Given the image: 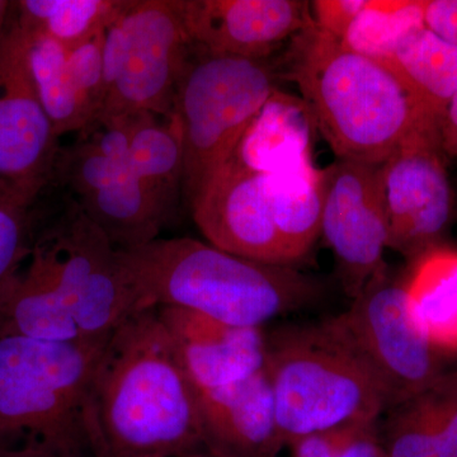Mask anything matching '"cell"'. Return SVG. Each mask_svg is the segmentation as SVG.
Instances as JSON below:
<instances>
[{
  "label": "cell",
  "mask_w": 457,
  "mask_h": 457,
  "mask_svg": "<svg viewBox=\"0 0 457 457\" xmlns=\"http://www.w3.org/2000/svg\"><path fill=\"white\" fill-rule=\"evenodd\" d=\"M14 14V2L0 0V40L8 31Z\"/></svg>",
  "instance_id": "obj_35"
},
{
  "label": "cell",
  "mask_w": 457,
  "mask_h": 457,
  "mask_svg": "<svg viewBox=\"0 0 457 457\" xmlns=\"http://www.w3.org/2000/svg\"><path fill=\"white\" fill-rule=\"evenodd\" d=\"M286 77L342 161L383 164L417 132L440 130L392 66L306 27L288 42Z\"/></svg>",
  "instance_id": "obj_3"
},
{
  "label": "cell",
  "mask_w": 457,
  "mask_h": 457,
  "mask_svg": "<svg viewBox=\"0 0 457 457\" xmlns=\"http://www.w3.org/2000/svg\"><path fill=\"white\" fill-rule=\"evenodd\" d=\"M387 64L440 125L457 92V46L420 27L403 38Z\"/></svg>",
  "instance_id": "obj_21"
},
{
  "label": "cell",
  "mask_w": 457,
  "mask_h": 457,
  "mask_svg": "<svg viewBox=\"0 0 457 457\" xmlns=\"http://www.w3.org/2000/svg\"><path fill=\"white\" fill-rule=\"evenodd\" d=\"M311 4L312 23L319 31L342 41L366 0H315Z\"/></svg>",
  "instance_id": "obj_31"
},
{
  "label": "cell",
  "mask_w": 457,
  "mask_h": 457,
  "mask_svg": "<svg viewBox=\"0 0 457 457\" xmlns=\"http://www.w3.org/2000/svg\"><path fill=\"white\" fill-rule=\"evenodd\" d=\"M438 134L444 154L457 159V92L445 111Z\"/></svg>",
  "instance_id": "obj_33"
},
{
  "label": "cell",
  "mask_w": 457,
  "mask_h": 457,
  "mask_svg": "<svg viewBox=\"0 0 457 457\" xmlns=\"http://www.w3.org/2000/svg\"><path fill=\"white\" fill-rule=\"evenodd\" d=\"M13 197H23L27 198V200H31V198L23 196L20 192H17L16 189L9 187V186L5 185V183L0 182V204L4 203V201L9 200V198ZM36 201V200H31Z\"/></svg>",
  "instance_id": "obj_36"
},
{
  "label": "cell",
  "mask_w": 457,
  "mask_h": 457,
  "mask_svg": "<svg viewBox=\"0 0 457 457\" xmlns=\"http://www.w3.org/2000/svg\"><path fill=\"white\" fill-rule=\"evenodd\" d=\"M196 395L204 449L212 457H278L284 449L264 370Z\"/></svg>",
  "instance_id": "obj_16"
},
{
  "label": "cell",
  "mask_w": 457,
  "mask_h": 457,
  "mask_svg": "<svg viewBox=\"0 0 457 457\" xmlns=\"http://www.w3.org/2000/svg\"><path fill=\"white\" fill-rule=\"evenodd\" d=\"M96 457H194L204 453L196 390L158 309L135 312L108 339L90 390Z\"/></svg>",
  "instance_id": "obj_2"
},
{
  "label": "cell",
  "mask_w": 457,
  "mask_h": 457,
  "mask_svg": "<svg viewBox=\"0 0 457 457\" xmlns=\"http://www.w3.org/2000/svg\"><path fill=\"white\" fill-rule=\"evenodd\" d=\"M437 130L411 135L380 164L387 249L409 262L441 245L453 213V188Z\"/></svg>",
  "instance_id": "obj_10"
},
{
  "label": "cell",
  "mask_w": 457,
  "mask_h": 457,
  "mask_svg": "<svg viewBox=\"0 0 457 457\" xmlns=\"http://www.w3.org/2000/svg\"><path fill=\"white\" fill-rule=\"evenodd\" d=\"M192 46L215 55L270 59L312 25L303 0H171Z\"/></svg>",
  "instance_id": "obj_14"
},
{
  "label": "cell",
  "mask_w": 457,
  "mask_h": 457,
  "mask_svg": "<svg viewBox=\"0 0 457 457\" xmlns=\"http://www.w3.org/2000/svg\"><path fill=\"white\" fill-rule=\"evenodd\" d=\"M22 32L33 86L56 137L87 130L95 120L71 79L68 50L46 36Z\"/></svg>",
  "instance_id": "obj_22"
},
{
  "label": "cell",
  "mask_w": 457,
  "mask_h": 457,
  "mask_svg": "<svg viewBox=\"0 0 457 457\" xmlns=\"http://www.w3.org/2000/svg\"><path fill=\"white\" fill-rule=\"evenodd\" d=\"M270 59L191 51L177 82L173 116L183 146L188 204L230 161L243 135L278 88Z\"/></svg>",
  "instance_id": "obj_7"
},
{
  "label": "cell",
  "mask_w": 457,
  "mask_h": 457,
  "mask_svg": "<svg viewBox=\"0 0 457 457\" xmlns=\"http://www.w3.org/2000/svg\"><path fill=\"white\" fill-rule=\"evenodd\" d=\"M128 165L176 209L183 183V146L173 120L162 122L156 114H135Z\"/></svg>",
  "instance_id": "obj_24"
},
{
  "label": "cell",
  "mask_w": 457,
  "mask_h": 457,
  "mask_svg": "<svg viewBox=\"0 0 457 457\" xmlns=\"http://www.w3.org/2000/svg\"><path fill=\"white\" fill-rule=\"evenodd\" d=\"M104 37H106V31L68 51V68L71 79L88 106L95 123L101 117L104 98H106Z\"/></svg>",
  "instance_id": "obj_30"
},
{
  "label": "cell",
  "mask_w": 457,
  "mask_h": 457,
  "mask_svg": "<svg viewBox=\"0 0 457 457\" xmlns=\"http://www.w3.org/2000/svg\"><path fill=\"white\" fill-rule=\"evenodd\" d=\"M132 0H20L14 16L22 31L46 36L66 50L106 31Z\"/></svg>",
  "instance_id": "obj_23"
},
{
  "label": "cell",
  "mask_w": 457,
  "mask_h": 457,
  "mask_svg": "<svg viewBox=\"0 0 457 457\" xmlns=\"http://www.w3.org/2000/svg\"><path fill=\"white\" fill-rule=\"evenodd\" d=\"M156 309L196 392L221 389L264 370L267 345L262 328L228 326L177 306Z\"/></svg>",
  "instance_id": "obj_15"
},
{
  "label": "cell",
  "mask_w": 457,
  "mask_h": 457,
  "mask_svg": "<svg viewBox=\"0 0 457 457\" xmlns=\"http://www.w3.org/2000/svg\"><path fill=\"white\" fill-rule=\"evenodd\" d=\"M323 171L321 231L352 299L387 270V220L380 165L338 161Z\"/></svg>",
  "instance_id": "obj_11"
},
{
  "label": "cell",
  "mask_w": 457,
  "mask_h": 457,
  "mask_svg": "<svg viewBox=\"0 0 457 457\" xmlns=\"http://www.w3.org/2000/svg\"><path fill=\"white\" fill-rule=\"evenodd\" d=\"M119 251L62 191L41 215L29 257L0 291V337L80 343L110 338L144 311Z\"/></svg>",
  "instance_id": "obj_1"
},
{
  "label": "cell",
  "mask_w": 457,
  "mask_h": 457,
  "mask_svg": "<svg viewBox=\"0 0 457 457\" xmlns=\"http://www.w3.org/2000/svg\"><path fill=\"white\" fill-rule=\"evenodd\" d=\"M425 26L457 46V0H425Z\"/></svg>",
  "instance_id": "obj_32"
},
{
  "label": "cell",
  "mask_w": 457,
  "mask_h": 457,
  "mask_svg": "<svg viewBox=\"0 0 457 457\" xmlns=\"http://www.w3.org/2000/svg\"><path fill=\"white\" fill-rule=\"evenodd\" d=\"M77 201L119 251L158 239L174 210L130 168L106 187Z\"/></svg>",
  "instance_id": "obj_18"
},
{
  "label": "cell",
  "mask_w": 457,
  "mask_h": 457,
  "mask_svg": "<svg viewBox=\"0 0 457 457\" xmlns=\"http://www.w3.org/2000/svg\"><path fill=\"white\" fill-rule=\"evenodd\" d=\"M0 457H56L47 451L33 449V447H22V449H9L0 446Z\"/></svg>",
  "instance_id": "obj_34"
},
{
  "label": "cell",
  "mask_w": 457,
  "mask_h": 457,
  "mask_svg": "<svg viewBox=\"0 0 457 457\" xmlns=\"http://www.w3.org/2000/svg\"><path fill=\"white\" fill-rule=\"evenodd\" d=\"M194 457H212V456L210 455V453H207V451H204V453H200V455H196V456H194Z\"/></svg>",
  "instance_id": "obj_37"
},
{
  "label": "cell",
  "mask_w": 457,
  "mask_h": 457,
  "mask_svg": "<svg viewBox=\"0 0 457 457\" xmlns=\"http://www.w3.org/2000/svg\"><path fill=\"white\" fill-rule=\"evenodd\" d=\"M378 423L338 427L291 445L293 457H386Z\"/></svg>",
  "instance_id": "obj_29"
},
{
  "label": "cell",
  "mask_w": 457,
  "mask_h": 457,
  "mask_svg": "<svg viewBox=\"0 0 457 457\" xmlns=\"http://www.w3.org/2000/svg\"><path fill=\"white\" fill-rule=\"evenodd\" d=\"M428 389L385 411L378 428L386 457H450Z\"/></svg>",
  "instance_id": "obj_26"
},
{
  "label": "cell",
  "mask_w": 457,
  "mask_h": 457,
  "mask_svg": "<svg viewBox=\"0 0 457 457\" xmlns=\"http://www.w3.org/2000/svg\"><path fill=\"white\" fill-rule=\"evenodd\" d=\"M128 170L129 165L111 161L80 134L71 145L60 146L53 182L78 200L106 187Z\"/></svg>",
  "instance_id": "obj_27"
},
{
  "label": "cell",
  "mask_w": 457,
  "mask_h": 457,
  "mask_svg": "<svg viewBox=\"0 0 457 457\" xmlns=\"http://www.w3.org/2000/svg\"><path fill=\"white\" fill-rule=\"evenodd\" d=\"M191 47L171 0H132L106 29V98L97 122L144 112L170 120Z\"/></svg>",
  "instance_id": "obj_8"
},
{
  "label": "cell",
  "mask_w": 457,
  "mask_h": 457,
  "mask_svg": "<svg viewBox=\"0 0 457 457\" xmlns=\"http://www.w3.org/2000/svg\"><path fill=\"white\" fill-rule=\"evenodd\" d=\"M189 206L210 245L246 260L291 266L273 220L266 174L231 158Z\"/></svg>",
  "instance_id": "obj_13"
},
{
  "label": "cell",
  "mask_w": 457,
  "mask_h": 457,
  "mask_svg": "<svg viewBox=\"0 0 457 457\" xmlns=\"http://www.w3.org/2000/svg\"><path fill=\"white\" fill-rule=\"evenodd\" d=\"M266 363L285 446L343 426L378 422L389 395L333 319L266 333Z\"/></svg>",
  "instance_id": "obj_5"
},
{
  "label": "cell",
  "mask_w": 457,
  "mask_h": 457,
  "mask_svg": "<svg viewBox=\"0 0 457 457\" xmlns=\"http://www.w3.org/2000/svg\"><path fill=\"white\" fill-rule=\"evenodd\" d=\"M425 27V0H366L341 44L387 62L405 36Z\"/></svg>",
  "instance_id": "obj_25"
},
{
  "label": "cell",
  "mask_w": 457,
  "mask_h": 457,
  "mask_svg": "<svg viewBox=\"0 0 457 457\" xmlns=\"http://www.w3.org/2000/svg\"><path fill=\"white\" fill-rule=\"evenodd\" d=\"M119 254L145 308L177 306L228 326L262 328L321 294L317 279L293 266L246 260L191 237L155 239Z\"/></svg>",
  "instance_id": "obj_4"
},
{
  "label": "cell",
  "mask_w": 457,
  "mask_h": 457,
  "mask_svg": "<svg viewBox=\"0 0 457 457\" xmlns=\"http://www.w3.org/2000/svg\"><path fill=\"white\" fill-rule=\"evenodd\" d=\"M59 137L38 101L13 14L0 40V182L37 200L54 179Z\"/></svg>",
  "instance_id": "obj_12"
},
{
  "label": "cell",
  "mask_w": 457,
  "mask_h": 457,
  "mask_svg": "<svg viewBox=\"0 0 457 457\" xmlns=\"http://www.w3.org/2000/svg\"><path fill=\"white\" fill-rule=\"evenodd\" d=\"M333 321L378 376L390 407L425 392L446 371L411 314L404 276L387 270Z\"/></svg>",
  "instance_id": "obj_9"
},
{
  "label": "cell",
  "mask_w": 457,
  "mask_h": 457,
  "mask_svg": "<svg viewBox=\"0 0 457 457\" xmlns=\"http://www.w3.org/2000/svg\"><path fill=\"white\" fill-rule=\"evenodd\" d=\"M36 201L13 197L0 204V291L31 252Z\"/></svg>",
  "instance_id": "obj_28"
},
{
  "label": "cell",
  "mask_w": 457,
  "mask_h": 457,
  "mask_svg": "<svg viewBox=\"0 0 457 457\" xmlns=\"http://www.w3.org/2000/svg\"><path fill=\"white\" fill-rule=\"evenodd\" d=\"M266 180L273 220L293 264L320 237L323 171L312 161L266 174Z\"/></svg>",
  "instance_id": "obj_20"
},
{
  "label": "cell",
  "mask_w": 457,
  "mask_h": 457,
  "mask_svg": "<svg viewBox=\"0 0 457 457\" xmlns=\"http://www.w3.org/2000/svg\"><path fill=\"white\" fill-rule=\"evenodd\" d=\"M411 314L442 357L457 356V249L442 245L411 262L404 275Z\"/></svg>",
  "instance_id": "obj_19"
},
{
  "label": "cell",
  "mask_w": 457,
  "mask_h": 457,
  "mask_svg": "<svg viewBox=\"0 0 457 457\" xmlns=\"http://www.w3.org/2000/svg\"><path fill=\"white\" fill-rule=\"evenodd\" d=\"M108 339L62 343L0 337V446L96 457L89 398Z\"/></svg>",
  "instance_id": "obj_6"
},
{
  "label": "cell",
  "mask_w": 457,
  "mask_h": 457,
  "mask_svg": "<svg viewBox=\"0 0 457 457\" xmlns=\"http://www.w3.org/2000/svg\"><path fill=\"white\" fill-rule=\"evenodd\" d=\"M312 114L303 98L278 88L254 117L231 158L262 174L312 161Z\"/></svg>",
  "instance_id": "obj_17"
}]
</instances>
